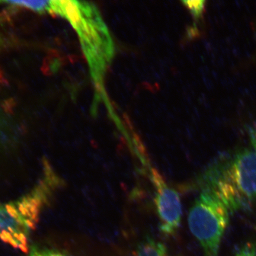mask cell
Here are the masks:
<instances>
[{"label": "cell", "instance_id": "obj_9", "mask_svg": "<svg viewBox=\"0 0 256 256\" xmlns=\"http://www.w3.org/2000/svg\"><path fill=\"white\" fill-rule=\"evenodd\" d=\"M234 256H256V241L246 242Z\"/></svg>", "mask_w": 256, "mask_h": 256}, {"label": "cell", "instance_id": "obj_8", "mask_svg": "<svg viewBox=\"0 0 256 256\" xmlns=\"http://www.w3.org/2000/svg\"><path fill=\"white\" fill-rule=\"evenodd\" d=\"M183 2L190 10L195 18H200L202 15L206 1H184Z\"/></svg>", "mask_w": 256, "mask_h": 256}, {"label": "cell", "instance_id": "obj_3", "mask_svg": "<svg viewBox=\"0 0 256 256\" xmlns=\"http://www.w3.org/2000/svg\"><path fill=\"white\" fill-rule=\"evenodd\" d=\"M33 190L18 200L0 204V241L28 254L32 233L42 213L62 184L50 165Z\"/></svg>", "mask_w": 256, "mask_h": 256}, {"label": "cell", "instance_id": "obj_2", "mask_svg": "<svg viewBox=\"0 0 256 256\" xmlns=\"http://www.w3.org/2000/svg\"><path fill=\"white\" fill-rule=\"evenodd\" d=\"M196 190L212 192L232 214L256 204V152L242 147L224 153L202 172Z\"/></svg>", "mask_w": 256, "mask_h": 256}, {"label": "cell", "instance_id": "obj_11", "mask_svg": "<svg viewBox=\"0 0 256 256\" xmlns=\"http://www.w3.org/2000/svg\"><path fill=\"white\" fill-rule=\"evenodd\" d=\"M254 228L255 229L256 231V226H254Z\"/></svg>", "mask_w": 256, "mask_h": 256}, {"label": "cell", "instance_id": "obj_7", "mask_svg": "<svg viewBox=\"0 0 256 256\" xmlns=\"http://www.w3.org/2000/svg\"><path fill=\"white\" fill-rule=\"evenodd\" d=\"M28 256H74L66 252L54 248H32Z\"/></svg>", "mask_w": 256, "mask_h": 256}, {"label": "cell", "instance_id": "obj_5", "mask_svg": "<svg viewBox=\"0 0 256 256\" xmlns=\"http://www.w3.org/2000/svg\"><path fill=\"white\" fill-rule=\"evenodd\" d=\"M148 168V176L154 188V203L159 219V229L163 234L174 236L180 228L183 208L180 195L154 168Z\"/></svg>", "mask_w": 256, "mask_h": 256}, {"label": "cell", "instance_id": "obj_4", "mask_svg": "<svg viewBox=\"0 0 256 256\" xmlns=\"http://www.w3.org/2000/svg\"><path fill=\"white\" fill-rule=\"evenodd\" d=\"M231 216L228 208L212 192L200 190L188 212V224L204 256H219Z\"/></svg>", "mask_w": 256, "mask_h": 256}, {"label": "cell", "instance_id": "obj_10", "mask_svg": "<svg viewBox=\"0 0 256 256\" xmlns=\"http://www.w3.org/2000/svg\"><path fill=\"white\" fill-rule=\"evenodd\" d=\"M248 135L252 147L256 152V127L250 128L248 130Z\"/></svg>", "mask_w": 256, "mask_h": 256}, {"label": "cell", "instance_id": "obj_1", "mask_svg": "<svg viewBox=\"0 0 256 256\" xmlns=\"http://www.w3.org/2000/svg\"><path fill=\"white\" fill-rule=\"evenodd\" d=\"M37 12L60 16L72 26L78 35L99 98L106 102L104 81L114 58V46L98 9L84 2L40 1Z\"/></svg>", "mask_w": 256, "mask_h": 256}, {"label": "cell", "instance_id": "obj_6", "mask_svg": "<svg viewBox=\"0 0 256 256\" xmlns=\"http://www.w3.org/2000/svg\"><path fill=\"white\" fill-rule=\"evenodd\" d=\"M134 256H172L162 243L147 236L138 245Z\"/></svg>", "mask_w": 256, "mask_h": 256}]
</instances>
